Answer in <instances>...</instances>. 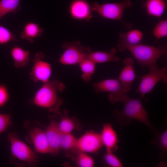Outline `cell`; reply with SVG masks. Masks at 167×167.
Returning a JSON list of instances; mask_svg holds the SVG:
<instances>
[{"label":"cell","instance_id":"cell-21","mask_svg":"<svg viewBox=\"0 0 167 167\" xmlns=\"http://www.w3.org/2000/svg\"><path fill=\"white\" fill-rule=\"evenodd\" d=\"M20 0H0V19L7 14H16L21 9Z\"/></svg>","mask_w":167,"mask_h":167},{"label":"cell","instance_id":"cell-9","mask_svg":"<svg viewBox=\"0 0 167 167\" xmlns=\"http://www.w3.org/2000/svg\"><path fill=\"white\" fill-rule=\"evenodd\" d=\"M44 54L41 52L37 53L34 58V62L31 73L32 79L36 82L44 83L49 80L52 74L50 64L43 60Z\"/></svg>","mask_w":167,"mask_h":167},{"label":"cell","instance_id":"cell-22","mask_svg":"<svg viewBox=\"0 0 167 167\" xmlns=\"http://www.w3.org/2000/svg\"><path fill=\"white\" fill-rule=\"evenodd\" d=\"M79 64L82 72L83 80L86 82L90 81L95 71L96 64L90 59L84 58Z\"/></svg>","mask_w":167,"mask_h":167},{"label":"cell","instance_id":"cell-15","mask_svg":"<svg viewBox=\"0 0 167 167\" xmlns=\"http://www.w3.org/2000/svg\"><path fill=\"white\" fill-rule=\"evenodd\" d=\"M124 66L118 76V80L124 87L131 88L136 75L134 68V60L132 58H125L123 61Z\"/></svg>","mask_w":167,"mask_h":167},{"label":"cell","instance_id":"cell-3","mask_svg":"<svg viewBox=\"0 0 167 167\" xmlns=\"http://www.w3.org/2000/svg\"><path fill=\"white\" fill-rule=\"evenodd\" d=\"M128 50L141 65V68H149L157 65V60L163 55L167 56V45L165 44L157 47L142 44L133 46L127 45L125 51Z\"/></svg>","mask_w":167,"mask_h":167},{"label":"cell","instance_id":"cell-5","mask_svg":"<svg viewBox=\"0 0 167 167\" xmlns=\"http://www.w3.org/2000/svg\"><path fill=\"white\" fill-rule=\"evenodd\" d=\"M149 69L148 73L138 77L141 80L135 92L140 94V97L152 92V89L159 81L162 80L167 84V68H159L157 65Z\"/></svg>","mask_w":167,"mask_h":167},{"label":"cell","instance_id":"cell-31","mask_svg":"<svg viewBox=\"0 0 167 167\" xmlns=\"http://www.w3.org/2000/svg\"><path fill=\"white\" fill-rule=\"evenodd\" d=\"M9 97V92L6 88L3 85H0V107L6 103Z\"/></svg>","mask_w":167,"mask_h":167},{"label":"cell","instance_id":"cell-1","mask_svg":"<svg viewBox=\"0 0 167 167\" xmlns=\"http://www.w3.org/2000/svg\"><path fill=\"white\" fill-rule=\"evenodd\" d=\"M119 102L124 103V107L121 111L115 109L113 114L117 122L122 126L129 125L133 119L137 120L149 128L155 135L159 131L150 123L148 113L142 103L141 98L132 99L127 94L123 96Z\"/></svg>","mask_w":167,"mask_h":167},{"label":"cell","instance_id":"cell-29","mask_svg":"<svg viewBox=\"0 0 167 167\" xmlns=\"http://www.w3.org/2000/svg\"><path fill=\"white\" fill-rule=\"evenodd\" d=\"M17 41L15 35L6 27L0 25V44H5L11 41Z\"/></svg>","mask_w":167,"mask_h":167},{"label":"cell","instance_id":"cell-4","mask_svg":"<svg viewBox=\"0 0 167 167\" xmlns=\"http://www.w3.org/2000/svg\"><path fill=\"white\" fill-rule=\"evenodd\" d=\"M132 5V2L130 0H122L120 2L101 4L95 2L92 3L91 8L92 12L96 11L105 18L118 20L127 28L130 29L133 24L124 22L122 17L125 9L131 7Z\"/></svg>","mask_w":167,"mask_h":167},{"label":"cell","instance_id":"cell-7","mask_svg":"<svg viewBox=\"0 0 167 167\" xmlns=\"http://www.w3.org/2000/svg\"><path fill=\"white\" fill-rule=\"evenodd\" d=\"M8 139L10 143L11 152L14 156L31 165H35L37 163L38 160L37 155L15 134H9Z\"/></svg>","mask_w":167,"mask_h":167},{"label":"cell","instance_id":"cell-26","mask_svg":"<svg viewBox=\"0 0 167 167\" xmlns=\"http://www.w3.org/2000/svg\"><path fill=\"white\" fill-rule=\"evenodd\" d=\"M152 32L157 40L167 36V19H163L159 21L153 28Z\"/></svg>","mask_w":167,"mask_h":167},{"label":"cell","instance_id":"cell-14","mask_svg":"<svg viewBox=\"0 0 167 167\" xmlns=\"http://www.w3.org/2000/svg\"><path fill=\"white\" fill-rule=\"evenodd\" d=\"M59 124L56 121L51 122L45 132L50 150V153L56 155L60 151L61 132Z\"/></svg>","mask_w":167,"mask_h":167},{"label":"cell","instance_id":"cell-8","mask_svg":"<svg viewBox=\"0 0 167 167\" xmlns=\"http://www.w3.org/2000/svg\"><path fill=\"white\" fill-rule=\"evenodd\" d=\"M62 47L65 50L58 60L62 64L73 65L79 64L85 58L86 49L79 41L65 42Z\"/></svg>","mask_w":167,"mask_h":167},{"label":"cell","instance_id":"cell-20","mask_svg":"<svg viewBox=\"0 0 167 167\" xmlns=\"http://www.w3.org/2000/svg\"><path fill=\"white\" fill-rule=\"evenodd\" d=\"M166 4L165 0H145L144 7L148 15L160 17L164 13Z\"/></svg>","mask_w":167,"mask_h":167},{"label":"cell","instance_id":"cell-11","mask_svg":"<svg viewBox=\"0 0 167 167\" xmlns=\"http://www.w3.org/2000/svg\"><path fill=\"white\" fill-rule=\"evenodd\" d=\"M143 39V33L138 29H133L126 32H120L119 33L117 48L120 51L123 52L126 46L142 44Z\"/></svg>","mask_w":167,"mask_h":167},{"label":"cell","instance_id":"cell-23","mask_svg":"<svg viewBox=\"0 0 167 167\" xmlns=\"http://www.w3.org/2000/svg\"><path fill=\"white\" fill-rule=\"evenodd\" d=\"M155 135V138L151 142L158 146L160 152L159 158L163 159L166 157L167 151V131L166 130L161 134L158 133Z\"/></svg>","mask_w":167,"mask_h":167},{"label":"cell","instance_id":"cell-13","mask_svg":"<svg viewBox=\"0 0 167 167\" xmlns=\"http://www.w3.org/2000/svg\"><path fill=\"white\" fill-rule=\"evenodd\" d=\"M100 135L107 152L113 153L118 150V135L110 123H106L104 125Z\"/></svg>","mask_w":167,"mask_h":167},{"label":"cell","instance_id":"cell-30","mask_svg":"<svg viewBox=\"0 0 167 167\" xmlns=\"http://www.w3.org/2000/svg\"><path fill=\"white\" fill-rule=\"evenodd\" d=\"M11 123L9 114L0 113V134L5 131Z\"/></svg>","mask_w":167,"mask_h":167},{"label":"cell","instance_id":"cell-12","mask_svg":"<svg viewBox=\"0 0 167 167\" xmlns=\"http://www.w3.org/2000/svg\"><path fill=\"white\" fill-rule=\"evenodd\" d=\"M86 50L85 58L90 59L96 64L110 62H118L120 59L119 57L116 56L117 50L115 47L111 48L109 52L93 51L89 46L86 47Z\"/></svg>","mask_w":167,"mask_h":167},{"label":"cell","instance_id":"cell-16","mask_svg":"<svg viewBox=\"0 0 167 167\" xmlns=\"http://www.w3.org/2000/svg\"><path fill=\"white\" fill-rule=\"evenodd\" d=\"M70 11L74 18L89 21L92 17L91 6L84 0H75L70 5Z\"/></svg>","mask_w":167,"mask_h":167},{"label":"cell","instance_id":"cell-24","mask_svg":"<svg viewBox=\"0 0 167 167\" xmlns=\"http://www.w3.org/2000/svg\"><path fill=\"white\" fill-rule=\"evenodd\" d=\"M77 139L71 133L61 132L60 148L65 150L75 148Z\"/></svg>","mask_w":167,"mask_h":167},{"label":"cell","instance_id":"cell-17","mask_svg":"<svg viewBox=\"0 0 167 167\" xmlns=\"http://www.w3.org/2000/svg\"><path fill=\"white\" fill-rule=\"evenodd\" d=\"M31 139L35 150L41 153H50V150L45 133L35 127L30 133Z\"/></svg>","mask_w":167,"mask_h":167},{"label":"cell","instance_id":"cell-19","mask_svg":"<svg viewBox=\"0 0 167 167\" xmlns=\"http://www.w3.org/2000/svg\"><path fill=\"white\" fill-rule=\"evenodd\" d=\"M11 56L14 61L15 66L17 68L26 66L30 60L29 51L19 46L13 47L10 52Z\"/></svg>","mask_w":167,"mask_h":167},{"label":"cell","instance_id":"cell-28","mask_svg":"<svg viewBox=\"0 0 167 167\" xmlns=\"http://www.w3.org/2000/svg\"><path fill=\"white\" fill-rule=\"evenodd\" d=\"M76 161L78 165L80 167H92L95 164L92 158L84 152H78Z\"/></svg>","mask_w":167,"mask_h":167},{"label":"cell","instance_id":"cell-27","mask_svg":"<svg viewBox=\"0 0 167 167\" xmlns=\"http://www.w3.org/2000/svg\"><path fill=\"white\" fill-rule=\"evenodd\" d=\"M105 165L111 167H122L123 165L120 160L112 152H106L102 160Z\"/></svg>","mask_w":167,"mask_h":167},{"label":"cell","instance_id":"cell-10","mask_svg":"<svg viewBox=\"0 0 167 167\" xmlns=\"http://www.w3.org/2000/svg\"><path fill=\"white\" fill-rule=\"evenodd\" d=\"M103 145L100 134L89 131L77 139L75 148L78 152L95 153L99 151Z\"/></svg>","mask_w":167,"mask_h":167},{"label":"cell","instance_id":"cell-6","mask_svg":"<svg viewBox=\"0 0 167 167\" xmlns=\"http://www.w3.org/2000/svg\"><path fill=\"white\" fill-rule=\"evenodd\" d=\"M92 85L96 93L102 92L109 93V100L112 104L118 102L120 98L127 94L131 89L122 86L119 80L117 79H106L93 83Z\"/></svg>","mask_w":167,"mask_h":167},{"label":"cell","instance_id":"cell-2","mask_svg":"<svg viewBox=\"0 0 167 167\" xmlns=\"http://www.w3.org/2000/svg\"><path fill=\"white\" fill-rule=\"evenodd\" d=\"M65 86L63 82L58 79L48 81L36 92L33 99L35 105L39 107L57 110L62 103L58 93L63 91Z\"/></svg>","mask_w":167,"mask_h":167},{"label":"cell","instance_id":"cell-25","mask_svg":"<svg viewBox=\"0 0 167 167\" xmlns=\"http://www.w3.org/2000/svg\"><path fill=\"white\" fill-rule=\"evenodd\" d=\"M67 111L66 116H63L58 124L60 132L62 133H69L76 127V124L73 119H72L67 116Z\"/></svg>","mask_w":167,"mask_h":167},{"label":"cell","instance_id":"cell-18","mask_svg":"<svg viewBox=\"0 0 167 167\" xmlns=\"http://www.w3.org/2000/svg\"><path fill=\"white\" fill-rule=\"evenodd\" d=\"M43 32V28L38 24L29 22L24 25L20 33V37L32 43L35 40L40 37Z\"/></svg>","mask_w":167,"mask_h":167}]
</instances>
